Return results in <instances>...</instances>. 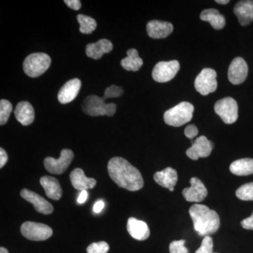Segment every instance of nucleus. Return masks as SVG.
<instances>
[{
	"mask_svg": "<svg viewBox=\"0 0 253 253\" xmlns=\"http://www.w3.org/2000/svg\"><path fill=\"white\" fill-rule=\"evenodd\" d=\"M108 171L112 180L123 189L136 191L144 186L141 172L123 158L115 157L110 160Z\"/></svg>",
	"mask_w": 253,
	"mask_h": 253,
	"instance_id": "f257e3e1",
	"label": "nucleus"
},
{
	"mask_svg": "<svg viewBox=\"0 0 253 253\" xmlns=\"http://www.w3.org/2000/svg\"><path fill=\"white\" fill-rule=\"evenodd\" d=\"M189 214L194 222L195 231L201 236H210L219 229L220 219L217 212L204 205H193Z\"/></svg>",
	"mask_w": 253,
	"mask_h": 253,
	"instance_id": "f03ea898",
	"label": "nucleus"
},
{
	"mask_svg": "<svg viewBox=\"0 0 253 253\" xmlns=\"http://www.w3.org/2000/svg\"><path fill=\"white\" fill-rule=\"evenodd\" d=\"M194 111V106L191 103L183 101L165 113V123L172 126H184L192 119Z\"/></svg>",
	"mask_w": 253,
	"mask_h": 253,
	"instance_id": "7ed1b4c3",
	"label": "nucleus"
},
{
	"mask_svg": "<svg viewBox=\"0 0 253 253\" xmlns=\"http://www.w3.org/2000/svg\"><path fill=\"white\" fill-rule=\"evenodd\" d=\"M82 108L84 113L90 116H113L117 109L116 104H106L104 98L96 95H90L86 97L83 101Z\"/></svg>",
	"mask_w": 253,
	"mask_h": 253,
	"instance_id": "20e7f679",
	"label": "nucleus"
},
{
	"mask_svg": "<svg viewBox=\"0 0 253 253\" xmlns=\"http://www.w3.org/2000/svg\"><path fill=\"white\" fill-rule=\"evenodd\" d=\"M51 58L44 53H33L23 62V71L28 76L38 78L47 71L51 65Z\"/></svg>",
	"mask_w": 253,
	"mask_h": 253,
	"instance_id": "39448f33",
	"label": "nucleus"
},
{
	"mask_svg": "<svg viewBox=\"0 0 253 253\" xmlns=\"http://www.w3.org/2000/svg\"><path fill=\"white\" fill-rule=\"evenodd\" d=\"M21 232L25 238L31 241H45L52 236L53 231L50 226L42 223L26 221L21 227Z\"/></svg>",
	"mask_w": 253,
	"mask_h": 253,
	"instance_id": "423d86ee",
	"label": "nucleus"
},
{
	"mask_svg": "<svg viewBox=\"0 0 253 253\" xmlns=\"http://www.w3.org/2000/svg\"><path fill=\"white\" fill-rule=\"evenodd\" d=\"M194 85L204 96L214 92L217 88V73L212 68H204L195 80Z\"/></svg>",
	"mask_w": 253,
	"mask_h": 253,
	"instance_id": "0eeeda50",
	"label": "nucleus"
},
{
	"mask_svg": "<svg viewBox=\"0 0 253 253\" xmlns=\"http://www.w3.org/2000/svg\"><path fill=\"white\" fill-rule=\"evenodd\" d=\"M237 102L231 97H226L219 100L214 105V111L226 124H232L237 121Z\"/></svg>",
	"mask_w": 253,
	"mask_h": 253,
	"instance_id": "6e6552de",
	"label": "nucleus"
},
{
	"mask_svg": "<svg viewBox=\"0 0 253 253\" xmlns=\"http://www.w3.org/2000/svg\"><path fill=\"white\" fill-rule=\"evenodd\" d=\"M73 158L74 154L71 150L63 149L58 159L52 157L46 158L44 161V167L51 174H63L69 167Z\"/></svg>",
	"mask_w": 253,
	"mask_h": 253,
	"instance_id": "1a4fd4ad",
	"label": "nucleus"
},
{
	"mask_svg": "<svg viewBox=\"0 0 253 253\" xmlns=\"http://www.w3.org/2000/svg\"><path fill=\"white\" fill-rule=\"evenodd\" d=\"M179 63L176 60L161 61L155 66L153 70V79L158 83H167L172 81L179 71Z\"/></svg>",
	"mask_w": 253,
	"mask_h": 253,
	"instance_id": "9d476101",
	"label": "nucleus"
},
{
	"mask_svg": "<svg viewBox=\"0 0 253 253\" xmlns=\"http://www.w3.org/2000/svg\"><path fill=\"white\" fill-rule=\"evenodd\" d=\"M213 143L205 136H201L195 140L191 147L187 149L186 156L191 160L197 161L199 158H207L212 153Z\"/></svg>",
	"mask_w": 253,
	"mask_h": 253,
	"instance_id": "9b49d317",
	"label": "nucleus"
},
{
	"mask_svg": "<svg viewBox=\"0 0 253 253\" xmlns=\"http://www.w3.org/2000/svg\"><path fill=\"white\" fill-rule=\"evenodd\" d=\"M191 187L185 188L182 191L183 196L188 202L199 203L208 196V190L199 178L192 177L190 180Z\"/></svg>",
	"mask_w": 253,
	"mask_h": 253,
	"instance_id": "f8f14e48",
	"label": "nucleus"
},
{
	"mask_svg": "<svg viewBox=\"0 0 253 253\" xmlns=\"http://www.w3.org/2000/svg\"><path fill=\"white\" fill-rule=\"evenodd\" d=\"M248 72L249 68L245 60L241 57L235 58L228 70V78L233 84H240L246 81Z\"/></svg>",
	"mask_w": 253,
	"mask_h": 253,
	"instance_id": "ddd939ff",
	"label": "nucleus"
},
{
	"mask_svg": "<svg viewBox=\"0 0 253 253\" xmlns=\"http://www.w3.org/2000/svg\"><path fill=\"white\" fill-rule=\"evenodd\" d=\"M21 196L23 199L33 205L37 212L44 214H49L54 211L52 205L33 191L27 189H23L21 192Z\"/></svg>",
	"mask_w": 253,
	"mask_h": 253,
	"instance_id": "4468645a",
	"label": "nucleus"
},
{
	"mask_svg": "<svg viewBox=\"0 0 253 253\" xmlns=\"http://www.w3.org/2000/svg\"><path fill=\"white\" fill-rule=\"evenodd\" d=\"M81 81L78 78L68 81L61 87L58 94V100L61 104H66L71 102L76 97L81 90Z\"/></svg>",
	"mask_w": 253,
	"mask_h": 253,
	"instance_id": "2eb2a0df",
	"label": "nucleus"
},
{
	"mask_svg": "<svg viewBox=\"0 0 253 253\" xmlns=\"http://www.w3.org/2000/svg\"><path fill=\"white\" fill-rule=\"evenodd\" d=\"M148 36L154 39H163L167 38L173 31L172 23L166 21L152 20L146 26Z\"/></svg>",
	"mask_w": 253,
	"mask_h": 253,
	"instance_id": "dca6fc26",
	"label": "nucleus"
},
{
	"mask_svg": "<svg viewBox=\"0 0 253 253\" xmlns=\"http://www.w3.org/2000/svg\"><path fill=\"white\" fill-rule=\"evenodd\" d=\"M234 12L241 26H249L250 23L253 22V0L239 1L234 6Z\"/></svg>",
	"mask_w": 253,
	"mask_h": 253,
	"instance_id": "f3484780",
	"label": "nucleus"
},
{
	"mask_svg": "<svg viewBox=\"0 0 253 253\" xmlns=\"http://www.w3.org/2000/svg\"><path fill=\"white\" fill-rule=\"evenodd\" d=\"M126 229L131 237L138 241H144L150 236V230L147 224L134 217L129 218Z\"/></svg>",
	"mask_w": 253,
	"mask_h": 253,
	"instance_id": "a211bd4d",
	"label": "nucleus"
},
{
	"mask_svg": "<svg viewBox=\"0 0 253 253\" xmlns=\"http://www.w3.org/2000/svg\"><path fill=\"white\" fill-rule=\"evenodd\" d=\"M70 179H71L73 187L81 191L93 189L96 184V181L93 178L86 176L84 171L81 168H76V169H73L70 174Z\"/></svg>",
	"mask_w": 253,
	"mask_h": 253,
	"instance_id": "6ab92c4d",
	"label": "nucleus"
},
{
	"mask_svg": "<svg viewBox=\"0 0 253 253\" xmlns=\"http://www.w3.org/2000/svg\"><path fill=\"white\" fill-rule=\"evenodd\" d=\"M113 48V44L111 41L101 39L97 42L88 44L86 46V54L91 59H99L104 54L111 52Z\"/></svg>",
	"mask_w": 253,
	"mask_h": 253,
	"instance_id": "aec40b11",
	"label": "nucleus"
},
{
	"mask_svg": "<svg viewBox=\"0 0 253 253\" xmlns=\"http://www.w3.org/2000/svg\"><path fill=\"white\" fill-rule=\"evenodd\" d=\"M14 114L16 120L23 126H29L34 121V109L28 101L18 103L15 109Z\"/></svg>",
	"mask_w": 253,
	"mask_h": 253,
	"instance_id": "412c9836",
	"label": "nucleus"
},
{
	"mask_svg": "<svg viewBox=\"0 0 253 253\" xmlns=\"http://www.w3.org/2000/svg\"><path fill=\"white\" fill-rule=\"evenodd\" d=\"M154 178L158 184L169 190L173 189L178 181L177 172L172 168H167L155 173Z\"/></svg>",
	"mask_w": 253,
	"mask_h": 253,
	"instance_id": "4be33fe9",
	"label": "nucleus"
},
{
	"mask_svg": "<svg viewBox=\"0 0 253 253\" xmlns=\"http://www.w3.org/2000/svg\"><path fill=\"white\" fill-rule=\"evenodd\" d=\"M41 184L48 198L54 201L61 199L62 189L59 181L56 178L50 176H42L41 179Z\"/></svg>",
	"mask_w": 253,
	"mask_h": 253,
	"instance_id": "5701e85b",
	"label": "nucleus"
},
{
	"mask_svg": "<svg viewBox=\"0 0 253 253\" xmlns=\"http://www.w3.org/2000/svg\"><path fill=\"white\" fill-rule=\"evenodd\" d=\"M202 21H208L215 30H221L226 24L225 18L217 9H208L204 10L200 15Z\"/></svg>",
	"mask_w": 253,
	"mask_h": 253,
	"instance_id": "b1692460",
	"label": "nucleus"
},
{
	"mask_svg": "<svg viewBox=\"0 0 253 253\" xmlns=\"http://www.w3.org/2000/svg\"><path fill=\"white\" fill-rule=\"evenodd\" d=\"M231 172L237 176H247L253 174V159L242 158L231 163Z\"/></svg>",
	"mask_w": 253,
	"mask_h": 253,
	"instance_id": "393cba45",
	"label": "nucleus"
},
{
	"mask_svg": "<svg viewBox=\"0 0 253 253\" xmlns=\"http://www.w3.org/2000/svg\"><path fill=\"white\" fill-rule=\"evenodd\" d=\"M127 56L121 61L122 67L128 71H137L143 65V60L139 56V53L135 49H130L126 51Z\"/></svg>",
	"mask_w": 253,
	"mask_h": 253,
	"instance_id": "a878e982",
	"label": "nucleus"
},
{
	"mask_svg": "<svg viewBox=\"0 0 253 253\" xmlns=\"http://www.w3.org/2000/svg\"><path fill=\"white\" fill-rule=\"evenodd\" d=\"M77 19L80 23V31L83 34H91L97 26L96 21L90 16L79 14L77 16Z\"/></svg>",
	"mask_w": 253,
	"mask_h": 253,
	"instance_id": "bb28decb",
	"label": "nucleus"
},
{
	"mask_svg": "<svg viewBox=\"0 0 253 253\" xmlns=\"http://www.w3.org/2000/svg\"><path fill=\"white\" fill-rule=\"evenodd\" d=\"M13 110L12 104L6 99L0 101V125L6 124Z\"/></svg>",
	"mask_w": 253,
	"mask_h": 253,
	"instance_id": "cd10ccee",
	"label": "nucleus"
},
{
	"mask_svg": "<svg viewBox=\"0 0 253 253\" xmlns=\"http://www.w3.org/2000/svg\"><path fill=\"white\" fill-rule=\"evenodd\" d=\"M236 195L242 201H253V182L241 186L236 191Z\"/></svg>",
	"mask_w": 253,
	"mask_h": 253,
	"instance_id": "c85d7f7f",
	"label": "nucleus"
},
{
	"mask_svg": "<svg viewBox=\"0 0 253 253\" xmlns=\"http://www.w3.org/2000/svg\"><path fill=\"white\" fill-rule=\"evenodd\" d=\"M109 251V245L105 241L93 243L88 246L86 253H107Z\"/></svg>",
	"mask_w": 253,
	"mask_h": 253,
	"instance_id": "c756f323",
	"label": "nucleus"
},
{
	"mask_svg": "<svg viewBox=\"0 0 253 253\" xmlns=\"http://www.w3.org/2000/svg\"><path fill=\"white\" fill-rule=\"evenodd\" d=\"M124 90L121 86L111 85L105 89L104 98L106 99L108 98L119 97L122 96Z\"/></svg>",
	"mask_w": 253,
	"mask_h": 253,
	"instance_id": "7c9ffc66",
	"label": "nucleus"
},
{
	"mask_svg": "<svg viewBox=\"0 0 253 253\" xmlns=\"http://www.w3.org/2000/svg\"><path fill=\"white\" fill-rule=\"evenodd\" d=\"M185 241H174L169 244V253H189V251L186 249Z\"/></svg>",
	"mask_w": 253,
	"mask_h": 253,
	"instance_id": "2f4dec72",
	"label": "nucleus"
},
{
	"mask_svg": "<svg viewBox=\"0 0 253 253\" xmlns=\"http://www.w3.org/2000/svg\"><path fill=\"white\" fill-rule=\"evenodd\" d=\"M213 241L210 236H205L203 240L201 247L199 248L196 253H213Z\"/></svg>",
	"mask_w": 253,
	"mask_h": 253,
	"instance_id": "473e14b6",
	"label": "nucleus"
},
{
	"mask_svg": "<svg viewBox=\"0 0 253 253\" xmlns=\"http://www.w3.org/2000/svg\"><path fill=\"white\" fill-rule=\"evenodd\" d=\"M198 132H199V130L194 125H190L186 126L185 130H184L185 136L189 139H193L195 136H197Z\"/></svg>",
	"mask_w": 253,
	"mask_h": 253,
	"instance_id": "72a5a7b5",
	"label": "nucleus"
},
{
	"mask_svg": "<svg viewBox=\"0 0 253 253\" xmlns=\"http://www.w3.org/2000/svg\"><path fill=\"white\" fill-rule=\"evenodd\" d=\"M64 2L68 7L73 10H79L81 8L82 4L80 0H65Z\"/></svg>",
	"mask_w": 253,
	"mask_h": 253,
	"instance_id": "f704fd0d",
	"label": "nucleus"
},
{
	"mask_svg": "<svg viewBox=\"0 0 253 253\" xmlns=\"http://www.w3.org/2000/svg\"><path fill=\"white\" fill-rule=\"evenodd\" d=\"M241 226L248 230H253V212L251 217L244 219L241 221Z\"/></svg>",
	"mask_w": 253,
	"mask_h": 253,
	"instance_id": "c9c22d12",
	"label": "nucleus"
},
{
	"mask_svg": "<svg viewBox=\"0 0 253 253\" xmlns=\"http://www.w3.org/2000/svg\"><path fill=\"white\" fill-rule=\"evenodd\" d=\"M8 161V155L2 148L0 149V168L4 167Z\"/></svg>",
	"mask_w": 253,
	"mask_h": 253,
	"instance_id": "e433bc0d",
	"label": "nucleus"
},
{
	"mask_svg": "<svg viewBox=\"0 0 253 253\" xmlns=\"http://www.w3.org/2000/svg\"><path fill=\"white\" fill-rule=\"evenodd\" d=\"M105 204L103 201H98L97 202L95 203L94 207H93V211L95 213H99L104 209Z\"/></svg>",
	"mask_w": 253,
	"mask_h": 253,
	"instance_id": "4c0bfd02",
	"label": "nucleus"
},
{
	"mask_svg": "<svg viewBox=\"0 0 253 253\" xmlns=\"http://www.w3.org/2000/svg\"><path fill=\"white\" fill-rule=\"evenodd\" d=\"M88 198V192L86 191H82L80 194L79 197L78 198V203L79 204H83L85 203Z\"/></svg>",
	"mask_w": 253,
	"mask_h": 253,
	"instance_id": "58836bf2",
	"label": "nucleus"
},
{
	"mask_svg": "<svg viewBox=\"0 0 253 253\" xmlns=\"http://www.w3.org/2000/svg\"><path fill=\"white\" fill-rule=\"evenodd\" d=\"M215 1L219 4H227L229 3V0H216Z\"/></svg>",
	"mask_w": 253,
	"mask_h": 253,
	"instance_id": "ea45409f",
	"label": "nucleus"
},
{
	"mask_svg": "<svg viewBox=\"0 0 253 253\" xmlns=\"http://www.w3.org/2000/svg\"><path fill=\"white\" fill-rule=\"evenodd\" d=\"M0 253H9V251H8V250L6 249H5L4 247H1V249H0Z\"/></svg>",
	"mask_w": 253,
	"mask_h": 253,
	"instance_id": "a19ab883",
	"label": "nucleus"
}]
</instances>
